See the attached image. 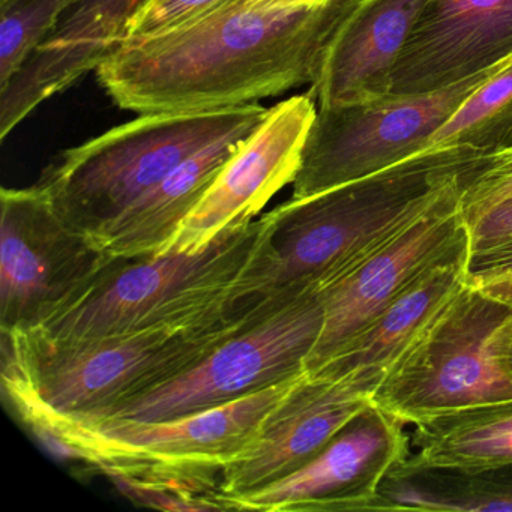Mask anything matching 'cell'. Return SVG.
<instances>
[{"instance_id":"cell-15","label":"cell","mask_w":512,"mask_h":512,"mask_svg":"<svg viewBox=\"0 0 512 512\" xmlns=\"http://www.w3.org/2000/svg\"><path fill=\"white\" fill-rule=\"evenodd\" d=\"M512 58V0H427L391 94L440 91Z\"/></svg>"},{"instance_id":"cell-29","label":"cell","mask_w":512,"mask_h":512,"mask_svg":"<svg viewBox=\"0 0 512 512\" xmlns=\"http://www.w3.org/2000/svg\"><path fill=\"white\" fill-rule=\"evenodd\" d=\"M248 2L257 8H296L323 4L326 0H248Z\"/></svg>"},{"instance_id":"cell-20","label":"cell","mask_w":512,"mask_h":512,"mask_svg":"<svg viewBox=\"0 0 512 512\" xmlns=\"http://www.w3.org/2000/svg\"><path fill=\"white\" fill-rule=\"evenodd\" d=\"M416 463L476 469L512 463V398L457 410L415 425Z\"/></svg>"},{"instance_id":"cell-11","label":"cell","mask_w":512,"mask_h":512,"mask_svg":"<svg viewBox=\"0 0 512 512\" xmlns=\"http://www.w3.org/2000/svg\"><path fill=\"white\" fill-rule=\"evenodd\" d=\"M467 187L449 191L320 292L323 328L307 371L325 364L419 275L467 239L461 215V196Z\"/></svg>"},{"instance_id":"cell-27","label":"cell","mask_w":512,"mask_h":512,"mask_svg":"<svg viewBox=\"0 0 512 512\" xmlns=\"http://www.w3.org/2000/svg\"><path fill=\"white\" fill-rule=\"evenodd\" d=\"M466 283L512 307V245L469 256Z\"/></svg>"},{"instance_id":"cell-10","label":"cell","mask_w":512,"mask_h":512,"mask_svg":"<svg viewBox=\"0 0 512 512\" xmlns=\"http://www.w3.org/2000/svg\"><path fill=\"white\" fill-rule=\"evenodd\" d=\"M506 61L440 91L389 94L317 110L293 181L292 199L367 178L427 151L437 130Z\"/></svg>"},{"instance_id":"cell-18","label":"cell","mask_w":512,"mask_h":512,"mask_svg":"<svg viewBox=\"0 0 512 512\" xmlns=\"http://www.w3.org/2000/svg\"><path fill=\"white\" fill-rule=\"evenodd\" d=\"M251 133L224 137L179 164L92 241L115 259H146L167 253L185 218Z\"/></svg>"},{"instance_id":"cell-14","label":"cell","mask_w":512,"mask_h":512,"mask_svg":"<svg viewBox=\"0 0 512 512\" xmlns=\"http://www.w3.org/2000/svg\"><path fill=\"white\" fill-rule=\"evenodd\" d=\"M370 403L371 395L353 383L305 373L224 467L220 496H241L292 475Z\"/></svg>"},{"instance_id":"cell-6","label":"cell","mask_w":512,"mask_h":512,"mask_svg":"<svg viewBox=\"0 0 512 512\" xmlns=\"http://www.w3.org/2000/svg\"><path fill=\"white\" fill-rule=\"evenodd\" d=\"M304 374L226 406L166 421L88 418L55 412L28 413L19 418L26 427L41 425L58 434L82 452L85 463L101 473L164 470L221 475Z\"/></svg>"},{"instance_id":"cell-3","label":"cell","mask_w":512,"mask_h":512,"mask_svg":"<svg viewBox=\"0 0 512 512\" xmlns=\"http://www.w3.org/2000/svg\"><path fill=\"white\" fill-rule=\"evenodd\" d=\"M280 305L250 299L185 328L61 341L2 332V388L17 415L97 416L190 370L227 338Z\"/></svg>"},{"instance_id":"cell-25","label":"cell","mask_w":512,"mask_h":512,"mask_svg":"<svg viewBox=\"0 0 512 512\" xmlns=\"http://www.w3.org/2000/svg\"><path fill=\"white\" fill-rule=\"evenodd\" d=\"M512 196V148L494 152L461 196L463 220Z\"/></svg>"},{"instance_id":"cell-28","label":"cell","mask_w":512,"mask_h":512,"mask_svg":"<svg viewBox=\"0 0 512 512\" xmlns=\"http://www.w3.org/2000/svg\"><path fill=\"white\" fill-rule=\"evenodd\" d=\"M490 352L493 361L512 376V314L491 337Z\"/></svg>"},{"instance_id":"cell-16","label":"cell","mask_w":512,"mask_h":512,"mask_svg":"<svg viewBox=\"0 0 512 512\" xmlns=\"http://www.w3.org/2000/svg\"><path fill=\"white\" fill-rule=\"evenodd\" d=\"M427 0H356L308 94L325 107L391 94L392 74Z\"/></svg>"},{"instance_id":"cell-4","label":"cell","mask_w":512,"mask_h":512,"mask_svg":"<svg viewBox=\"0 0 512 512\" xmlns=\"http://www.w3.org/2000/svg\"><path fill=\"white\" fill-rule=\"evenodd\" d=\"M262 229L260 218L200 250L119 259L82 301L31 331L52 340H95L217 319L250 301L245 280Z\"/></svg>"},{"instance_id":"cell-7","label":"cell","mask_w":512,"mask_h":512,"mask_svg":"<svg viewBox=\"0 0 512 512\" xmlns=\"http://www.w3.org/2000/svg\"><path fill=\"white\" fill-rule=\"evenodd\" d=\"M511 305L464 284L418 340L389 368L371 403L401 424L512 398V376L491 358L494 332Z\"/></svg>"},{"instance_id":"cell-24","label":"cell","mask_w":512,"mask_h":512,"mask_svg":"<svg viewBox=\"0 0 512 512\" xmlns=\"http://www.w3.org/2000/svg\"><path fill=\"white\" fill-rule=\"evenodd\" d=\"M230 2L233 0H146L128 22L122 41L170 31Z\"/></svg>"},{"instance_id":"cell-19","label":"cell","mask_w":512,"mask_h":512,"mask_svg":"<svg viewBox=\"0 0 512 512\" xmlns=\"http://www.w3.org/2000/svg\"><path fill=\"white\" fill-rule=\"evenodd\" d=\"M370 511L512 512V463L457 469L404 458L383 479Z\"/></svg>"},{"instance_id":"cell-12","label":"cell","mask_w":512,"mask_h":512,"mask_svg":"<svg viewBox=\"0 0 512 512\" xmlns=\"http://www.w3.org/2000/svg\"><path fill=\"white\" fill-rule=\"evenodd\" d=\"M404 424L370 403L301 469L241 496H220L227 511H370L380 484L404 458Z\"/></svg>"},{"instance_id":"cell-9","label":"cell","mask_w":512,"mask_h":512,"mask_svg":"<svg viewBox=\"0 0 512 512\" xmlns=\"http://www.w3.org/2000/svg\"><path fill=\"white\" fill-rule=\"evenodd\" d=\"M0 331H31L82 301L119 259L38 187L0 193Z\"/></svg>"},{"instance_id":"cell-22","label":"cell","mask_w":512,"mask_h":512,"mask_svg":"<svg viewBox=\"0 0 512 512\" xmlns=\"http://www.w3.org/2000/svg\"><path fill=\"white\" fill-rule=\"evenodd\" d=\"M128 499L161 511H227L220 499L221 475L145 470L104 472Z\"/></svg>"},{"instance_id":"cell-26","label":"cell","mask_w":512,"mask_h":512,"mask_svg":"<svg viewBox=\"0 0 512 512\" xmlns=\"http://www.w3.org/2000/svg\"><path fill=\"white\" fill-rule=\"evenodd\" d=\"M470 256H481L512 245V196L464 220Z\"/></svg>"},{"instance_id":"cell-2","label":"cell","mask_w":512,"mask_h":512,"mask_svg":"<svg viewBox=\"0 0 512 512\" xmlns=\"http://www.w3.org/2000/svg\"><path fill=\"white\" fill-rule=\"evenodd\" d=\"M472 148L427 149L367 178L272 209L245 280V296L283 305L320 293L368 253L470 184L490 160Z\"/></svg>"},{"instance_id":"cell-5","label":"cell","mask_w":512,"mask_h":512,"mask_svg":"<svg viewBox=\"0 0 512 512\" xmlns=\"http://www.w3.org/2000/svg\"><path fill=\"white\" fill-rule=\"evenodd\" d=\"M268 113L254 103L140 115L62 152L35 187L71 227L94 238L179 164L224 137L256 130Z\"/></svg>"},{"instance_id":"cell-17","label":"cell","mask_w":512,"mask_h":512,"mask_svg":"<svg viewBox=\"0 0 512 512\" xmlns=\"http://www.w3.org/2000/svg\"><path fill=\"white\" fill-rule=\"evenodd\" d=\"M469 236L419 275L331 359L307 373L346 380L373 397L389 368L409 350L466 284Z\"/></svg>"},{"instance_id":"cell-1","label":"cell","mask_w":512,"mask_h":512,"mask_svg":"<svg viewBox=\"0 0 512 512\" xmlns=\"http://www.w3.org/2000/svg\"><path fill=\"white\" fill-rule=\"evenodd\" d=\"M355 4L257 8L233 0L170 31L122 41L98 65L97 79L116 106L139 115L254 104L313 85Z\"/></svg>"},{"instance_id":"cell-23","label":"cell","mask_w":512,"mask_h":512,"mask_svg":"<svg viewBox=\"0 0 512 512\" xmlns=\"http://www.w3.org/2000/svg\"><path fill=\"white\" fill-rule=\"evenodd\" d=\"M80 0H0V88Z\"/></svg>"},{"instance_id":"cell-21","label":"cell","mask_w":512,"mask_h":512,"mask_svg":"<svg viewBox=\"0 0 512 512\" xmlns=\"http://www.w3.org/2000/svg\"><path fill=\"white\" fill-rule=\"evenodd\" d=\"M458 146L490 154L512 148V58L469 95L428 149Z\"/></svg>"},{"instance_id":"cell-13","label":"cell","mask_w":512,"mask_h":512,"mask_svg":"<svg viewBox=\"0 0 512 512\" xmlns=\"http://www.w3.org/2000/svg\"><path fill=\"white\" fill-rule=\"evenodd\" d=\"M316 113L310 94L271 107L239 143L167 251L200 250L226 230L254 221L281 188L295 181Z\"/></svg>"},{"instance_id":"cell-8","label":"cell","mask_w":512,"mask_h":512,"mask_svg":"<svg viewBox=\"0 0 512 512\" xmlns=\"http://www.w3.org/2000/svg\"><path fill=\"white\" fill-rule=\"evenodd\" d=\"M322 328V295L299 296L272 308L160 388L88 418L166 421L226 406L304 374Z\"/></svg>"}]
</instances>
